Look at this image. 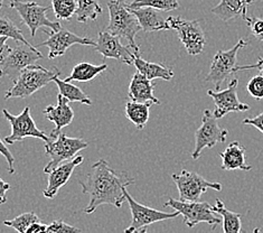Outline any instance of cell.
<instances>
[{"mask_svg": "<svg viewBox=\"0 0 263 233\" xmlns=\"http://www.w3.org/2000/svg\"><path fill=\"white\" fill-rule=\"evenodd\" d=\"M220 157L222 158L221 168L224 171L241 169L249 172L252 169V166L248 165L246 162V147L239 141H232L220 154Z\"/></svg>", "mask_w": 263, "mask_h": 233, "instance_id": "ffe728a7", "label": "cell"}, {"mask_svg": "<svg viewBox=\"0 0 263 233\" xmlns=\"http://www.w3.org/2000/svg\"><path fill=\"white\" fill-rule=\"evenodd\" d=\"M135 178L127 172L116 171L104 159H99L91 166L85 181L79 182L83 194L89 195L90 202L84 213L92 214L103 204L114 205L120 209L126 201L124 191L133 185Z\"/></svg>", "mask_w": 263, "mask_h": 233, "instance_id": "6da1fadb", "label": "cell"}, {"mask_svg": "<svg viewBox=\"0 0 263 233\" xmlns=\"http://www.w3.org/2000/svg\"><path fill=\"white\" fill-rule=\"evenodd\" d=\"M229 131L221 128L217 118L211 110H205L202 117V124L195 132V148L192 153L194 160L198 159L204 148H213L217 144L227 141Z\"/></svg>", "mask_w": 263, "mask_h": 233, "instance_id": "ba28073f", "label": "cell"}, {"mask_svg": "<svg viewBox=\"0 0 263 233\" xmlns=\"http://www.w3.org/2000/svg\"><path fill=\"white\" fill-rule=\"evenodd\" d=\"M155 83L147 79L145 75L140 72L134 74L130 81L128 96L131 101L137 102H152L154 104H160L159 100L154 96Z\"/></svg>", "mask_w": 263, "mask_h": 233, "instance_id": "d6986e66", "label": "cell"}, {"mask_svg": "<svg viewBox=\"0 0 263 233\" xmlns=\"http://www.w3.org/2000/svg\"><path fill=\"white\" fill-rule=\"evenodd\" d=\"M78 8L75 11L79 23H86L87 21H96L100 14H102V7L99 0H77Z\"/></svg>", "mask_w": 263, "mask_h": 233, "instance_id": "83f0119b", "label": "cell"}, {"mask_svg": "<svg viewBox=\"0 0 263 233\" xmlns=\"http://www.w3.org/2000/svg\"><path fill=\"white\" fill-rule=\"evenodd\" d=\"M130 9L150 7L160 11H172L179 8L178 0H134L128 5Z\"/></svg>", "mask_w": 263, "mask_h": 233, "instance_id": "f1b7e54d", "label": "cell"}, {"mask_svg": "<svg viewBox=\"0 0 263 233\" xmlns=\"http://www.w3.org/2000/svg\"><path fill=\"white\" fill-rule=\"evenodd\" d=\"M0 154L5 157L6 160H7V163H8L9 174H14L15 173V157L11 155L7 146H6L4 141L2 140V138H0Z\"/></svg>", "mask_w": 263, "mask_h": 233, "instance_id": "d590c367", "label": "cell"}, {"mask_svg": "<svg viewBox=\"0 0 263 233\" xmlns=\"http://www.w3.org/2000/svg\"><path fill=\"white\" fill-rule=\"evenodd\" d=\"M0 205H2V203H0Z\"/></svg>", "mask_w": 263, "mask_h": 233, "instance_id": "ee69618b", "label": "cell"}, {"mask_svg": "<svg viewBox=\"0 0 263 233\" xmlns=\"http://www.w3.org/2000/svg\"><path fill=\"white\" fill-rule=\"evenodd\" d=\"M7 40H8V37L0 36V60H2L4 58V55L10 49V47L7 45V44H6Z\"/></svg>", "mask_w": 263, "mask_h": 233, "instance_id": "ab89813d", "label": "cell"}, {"mask_svg": "<svg viewBox=\"0 0 263 233\" xmlns=\"http://www.w3.org/2000/svg\"><path fill=\"white\" fill-rule=\"evenodd\" d=\"M9 6L18 12L23 23L28 27L32 37L36 35V31L40 28L45 29L48 27L53 31H58L62 28L59 22L48 20L46 14L49 7L46 6L44 7L36 2H22V0H10Z\"/></svg>", "mask_w": 263, "mask_h": 233, "instance_id": "52a82bcc", "label": "cell"}, {"mask_svg": "<svg viewBox=\"0 0 263 233\" xmlns=\"http://www.w3.org/2000/svg\"><path fill=\"white\" fill-rule=\"evenodd\" d=\"M211 11L224 22H228L239 15L242 16L243 20L248 17V6L243 0H221V3L212 8Z\"/></svg>", "mask_w": 263, "mask_h": 233, "instance_id": "603a6c76", "label": "cell"}, {"mask_svg": "<svg viewBox=\"0 0 263 233\" xmlns=\"http://www.w3.org/2000/svg\"><path fill=\"white\" fill-rule=\"evenodd\" d=\"M3 113L11 126V134L5 138L6 144L14 145L16 142L23 141L25 138L28 137L39 138V139H42L45 142L51 139L45 132L37 128L34 119L32 115H30L29 106H26L21 115L18 116L11 115V113L6 109L3 110Z\"/></svg>", "mask_w": 263, "mask_h": 233, "instance_id": "4fadbf2b", "label": "cell"}, {"mask_svg": "<svg viewBox=\"0 0 263 233\" xmlns=\"http://www.w3.org/2000/svg\"><path fill=\"white\" fill-rule=\"evenodd\" d=\"M46 232L47 233H65V232H81V230L63 221H54L53 223L47 225Z\"/></svg>", "mask_w": 263, "mask_h": 233, "instance_id": "e575fe53", "label": "cell"}, {"mask_svg": "<svg viewBox=\"0 0 263 233\" xmlns=\"http://www.w3.org/2000/svg\"><path fill=\"white\" fill-rule=\"evenodd\" d=\"M37 221H40V218L36 216V213L27 212L21 214V216L16 217L15 219L9 220V221H4V224L9 226V228L15 229L20 233H26L29 226Z\"/></svg>", "mask_w": 263, "mask_h": 233, "instance_id": "1f68e13d", "label": "cell"}, {"mask_svg": "<svg viewBox=\"0 0 263 233\" xmlns=\"http://www.w3.org/2000/svg\"><path fill=\"white\" fill-rule=\"evenodd\" d=\"M244 22H247L248 26L251 30V34L260 42H263V17L255 18V17H247Z\"/></svg>", "mask_w": 263, "mask_h": 233, "instance_id": "836d02e7", "label": "cell"}, {"mask_svg": "<svg viewBox=\"0 0 263 233\" xmlns=\"http://www.w3.org/2000/svg\"><path fill=\"white\" fill-rule=\"evenodd\" d=\"M130 10L134 12V15L137 17L138 22L140 24L141 29L143 31H146V33L169 29L167 20H165V18L159 14L157 9L150 7H141L134 8Z\"/></svg>", "mask_w": 263, "mask_h": 233, "instance_id": "44dd1931", "label": "cell"}, {"mask_svg": "<svg viewBox=\"0 0 263 233\" xmlns=\"http://www.w3.org/2000/svg\"><path fill=\"white\" fill-rule=\"evenodd\" d=\"M87 146L89 142L81 138H71L60 132L58 137L53 139L51 138L46 144H44L46 154L49 157V162L44 167V172L49 174L60 164L72 159L81 150L87 148Z\"/></svg>", "mask_w": 263, "mask_h": 233, "instance_id": "5b68a950", "label": "cell"}, {"mask_svg": "<svg viewBox=\"0 0 263 233\" xmlns=\"http://www.w3.org/2000/svg\"><path fill=\"white\" fill-rule=\"evenodd\" d=\"M58 67L45 68L41 65L32 64L23 68L20 75L14 80V85L6 92L5 99H25L28 98L60 77Z\"/></svg>", "mask_w": 263, "mask_h": 233, "instance_id": "3957f363", "label": "cell"}, {"mask_svg": "<svg viewBox=\"0 0 263 233\" xmlns=\"http://www.w3.org/2000/svg\"><path fill=\"white\" fill-rule=\"evenodd\" d=\"M43 59V54L35 46H22L11 48L0 60V78L9 77L15 80L23 68Z\"/></svg>", "mask_w": 263, "mask_h": 233, "instance_id": "8fae6325", "label": "cell"}, {"mask_svg": "<svg viewBox=\"0 0 263 233\" xmlns=\"http://www.w3.org/2000/svg\"><path fill=\"white\" fill-rule=\"evenodd\" d=\"M3 4H4V0H0V9L3 7Z\"/></svg>", "mask_w": 263, "mask_h": 233, "instance_id": "7bdbcfd3", "label": "cell"}, {"mask_svg": "<svg viewBox=\"0 0 263 233\" xmlns=\"http://www.w3.org/2000/svg\"><path fill=\"white\" fill-rule=\"evenodd\" d=\"M212 210L222 217V225L224 233H240L242 230L241 214L232 212L227 209L221 200H216Z\"/></svg>", "mask_w": 263, "mask_h": 233, "instance_id": "d4e9b609", "label": "cell"}, {"mask_svg": "<svg viewBox=\"0 0 263 233\" xmlns=\"http://www.w3.org/2000/svg\"><path fill=\"white\" fill-rule=\"evenodd\" d=\"M84 157L77 156L64 164H60L58 167H55L53 171L48 174V185L44 190V196L47 199H54L56 194L63 187L74 172V169L83 163Z\"/></svg>", "mask_w": 263, "mask_h": 233, "instance_id": "e0dca14e", "label": "cell"}, {"mask_svg": "<svg viewBox=\"0 0 263 233\" xmlns=\"http://www.w3.org/2000/svg\"><path fill=\"white\" fill-rule=\"evenodd\" d=\"M96 51L102 54L104 59H115L128 65H134L136 53H133L129 47L124 46L120 37L110 34L109 31H101L98 35ZM140 54V53H138Z\"/></svg>", "mask_w": 263, "mask_h": 233, "instance_id": "2e32d148", "label": "cell"}, {"mask_svg": "<svg viewBox=\"0 0 263 233\" xmlns=\"http://www.w3.org/2000/svg\"><path fill=\"white\" fill-rule=\"evenodd\" d=\"M10 190V185L8 183L4 182L3 178H0V203L4 204L7 202V198H6V192Z\"/></svg>", "mask_w": 263, "mask_h": 233, "instance_id": "f35d334b", "label": "cell"}, {"mask_svg": "<svg viewBox=\"0 0 263 233\" xmlns=\"http://www.w3.org/2000/svg\"><path fill=\"white\" fill-rule=\"evenodd\" d=\"M134 65L141 74L149 80L161 79L165 81H171L174 78V70L171 66H166L164 64H157L152 63L140 58V54H136Z\"/></svg>", "mask_w": 263, "mask_h": 233, "instance_id": "7402d4cb", "label": "cell"}, {"mask_svg": "<svg viewBox=\"0 0 263 233\" xmlns=\"http://www.w3.org/2000/svg\"><path fill=\"white\" fill-rule=\"evenodd\" d=\"M165 207H173L183 216L184 223L189 228H194L199 223H208L212 230H215L218 224H222V220L215 217V212L208 202H198V201H183L169 199L164 204Z\"/></svg>", "mask_w": 263, "mask_h": 233, "instance_id": "277c9868", "label": "cell"}, {"mask_svg": "<svg viewBox=\"0 0 263 233\" xmlns=\"http://www.w3.org/2000/svg\"><path fill=\"white\" fill-rule=\"evenodd\" d=\"M124 195H126V200L128 201L129 206H130L131 217H133L130 226H128V228L124 230L126 233L147 232V228L149 225H152L156 222L175 219L178 216H180L178 211L174 213H166V212L155 210V209H152V207H148L146 205L138 203L137 201L128 193L127 190L124 191Z\"/></svg>", "mask_w": 263, "mask_h": 233, "instance_id": "9c48e42d", "label": "cell"}, {"mask_svg": "<svg viewBox=\"0 0 263 233\" xmlns=\"http://www.w3.org/2000/svg\"><path fill=\"white\" fill-rule=\"evenodd\" d=\"M253 67H254V68H259L260 74L263 75V58L260 59V60L258 61V63H255V64H253Z\"/></svg>", "mask_w": 263, "mask_h": 233, "instance_id": "60d3db41", "label": "cell"}, {"mask_svg": "<svg viewBox=\"0 0 263 233\" xmlns=\"http://www.w3.org/2000/svg\"><path fill=\"white\" fill-rule=\"evenodd\" d=\"M44 31L48 34L49 37L45 42L39 44L37 46H47L49 48V60L56 59L59 56H63L67 49L75 45V44H81V45L86 46H96L97 44L95 41L86 39V37H81L64 28H61L58 31H52V33H49V31L45 29H44Z\"/></svg>", "mask_w": 263, "mask_h": 233, "instance_id": "9a60e30c", "label": "cell"}, {"mask_svg": "<svg viewBox=\"0 0 263 233\" xmlns=\"http://www.w3.org/2000/svg\"><path fill=\"white\" fill-rule=\"evenodd\" d=\"M110 22L106 31L124 39L131 49L136 54L140 53L139 46L136 44V36L141 30V26L137 17L128 7L127 0H110L108 3Z\"/></svg>", "mask_w": 263, "mask_h": 233, "instance_id": "7a4b0ae2", "label": "cell"}, {"mask_svg": "<svg viewBox=\"0 0 263 233\" xmlns=\"http://www.w3.org/2000/svg\"><path fill=\"white\" fill-rule=\"evenodd\" d=\"M46 229L47 225L43 224L41 221H37L29 226L26 233H44L46 232Z\"/></svg>", "mask_w": 263, "mask_h": 233, "instance_id": "74e56055", "label": "cell"}, {"mask_svg": "<svg viewBox=\"0 0 263 233\" xmlns=\"http://www.w3.org/2000/svg\"><path fill=\"white\" fill-rule=\"evenodd\" d=\"M248 92L255 100H262L263 99V75L259 74L255 75L251 80L249 81L247 85Z\"/></svg>", "mask_w": 263, "mask_h": 233, "instance_id": "d6a6232c", "label": "cell"}, {"mask_svg": "<svg viewBox=\"0 0 263 233\" xmlns=\"http://www.w3.org/2000/svg\"><path fill=\"white\" fill-rule=\"evenodd\" d=\"M239 79H233L225 90H209L208 94L213 99L215 109L213 111L217 119L223 118L230 112H243L250 110V105L243 103L237 97Z\"/></svg>", "mask_w": 263, "mask_h": 233, "instance_id": "5bb4252c", "label": "cell"}, {"mask_svg": "<svg viewBox=\"0 0 263 233\" xmlns=\"http://www.w3.org/2000/svg\"><path fill=\"white\" fill-rule=\"evenodd\" d=\"M167 23L169 29L177 31L180 42L190 55L195 56L204 51L205 33L197 21H187L177 16L168 17Z\"/></svg>", "mask_w": 263, "mask_h": 233, "instance_id": "30bf717a", "label": "cell"}, {"mask_svg": "<svg viewBox=\"0 0 263 233\" xmlns=\"http://www.w3.org/2000/svg\"><path fill=\"white\" fill-rule=\"evenodd\" d=\"M45 118L48 119L55 124V128L49 134V138H56L59 136L61 130L70 126L74 119V111L70 106V101L59 93L58 104H51L46 106L43 111Z\"/></svg>", "mask_w": 263, "mask_h": 233, "instance_id": "ac0fdd59", "label": "cell"}, {"mask_svg": "<svg viewBox=\"0 0 263 233\" xmlns=\"http://www.w3.org/2000/svg\"><path fill=\"white\" fill-rule=\"evenodd\" d=\"M243 2L246 3V5H247V6H249V5H251V4L253 3V0H243Z\"/></svg>", "mask_w": 263, "mask_h": 233, "instance_id": "b9f144b4", "label": "cell"}, {"mask_svg": "<svg viewBox=\"0 0 263 233\" xmlns=\"http://www.w3.org/2000/svg\"><path fill=\"white\" fill-rule=\"evenodd\" d=\"M247 45L248 42L240 40L229 51H218L213 58L210 73L205 78V81L214 84L215 90H220L221 84L225 80L232 74L240 72V65L237 63V52Z\"/></svg>", "mask_w": 263, "mask_h": 233, "instance_id": "8992f818", "label": "cell"}, {"mask_svg": "<svg viewBox=\"0 0 263 233\" xmlns=\"http://www.w3.org/2000/svg\"><path fill=\"white\" fill-rule=\"evenodd\" d=\"M154 103L152 102H137V101H130L126 103V116L129 120L133 122L136 127L142 130L145 128L149 120V110L150 106Z\"/></svg>", "mask_w": 263, "mask_h": 233, "instance_id": "484cf974", "label": "cell"}, {"mask_svg": "<svg viewBox=\"0 0 263 233\" xmlns=\"http://www.w3.org/2000/svg\"><path fill=\"white\" fill-rule=\"evenodd\" d=\"M172 178L177 186L179 198L183 201H198L208 191H222V184L216 182L206 181L197 173L183 169L180 174H173Z\"/></svg>", "mask_w": 263, "mask_h": 233, "instance_id": "7c38bea8", "label": "cell"}, {"mask_svg": "<svg viewBox=\"0 0 263 233\" xmlns=\"http://www.w3.org/2000/svg\"><path fill=\"white\" fill-rule=\"evenodd\" d=\"M242 124L252 126V127L259 129L263 134V112L260 113V115H258V116L253 117V118L244 119V120L242 121Z\"/></svg>", "mask_w": 263, "mask_h": 233, "instance_id": "8d00e7d4", "label": "cell"}, {"mask_svg": "<svg viewBox=\"0 0 263 233\" xmlns=\"http://www.w3.org/2000/svg\"><path fill=\"white\" fill-rule=\"evenodd\" d=\"M54 15L58 20L70 21L78 8L77 0H52Z\"/></svg>", "mask_w": 263, "mask_h": 233, "instance_id": "4dcf8cb0", "label": "cell"}, {"mask_svg": "<svg viewBox=\"0 0 263 233\" xmlns=\"http://www.w3.org/2000/svg\"><path fill=\"white\" fill-rule=\"evenodd\" d=\"M54 82L59 86L60 93L65 97L70 102H80L86 105H91L92 101L86 93H84L79 86L72 84L71 82L61 80L59 77L54 79Z\"/></svg>", "mask_w": 263, "mask_h": 233, "instance_id": "4316f807", "label": "cell"}, {"mask_svg": "<svg viewBox=\"0 0 263 233\" xmlns=\"http://www.w3.org/2000/svg\"><path fill=\"white\" fill-rule=\"evenodd\" d=\"M0 36L8 37V39L14 40L17 43L25 44L27 46H33L32 44L25 40L23 31L20 27L12 23L8 17L0 16Z\"/></svg>", "mask_w": 263, "mask_h": 233, "instance_id": "f546056e", "label": "cell"}, {"mask_svg": "<svg viewBox=\"0 0 263 233\" xmlns=\"http://www.w3.org/2000/svg\"><path fill=\"white\" fill-rule=\"evenodd\" d=\"M106 68H108V64H100L95 65L91 64V63L87 62H81L79 64L75 65L72 68L71 74L64 80L66 82H72V81H79V82H89L92 81L98 75L103 73Z\"/></svg>", "mask_w": 263, "mask_h": 233, "instance_id": "cb8c5ba5", "label": "cell"}]
</instances>
